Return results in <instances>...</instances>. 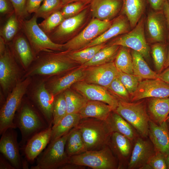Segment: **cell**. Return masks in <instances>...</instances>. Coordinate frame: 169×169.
Instances as JSON below:
<instances>
[{"mask_svg": "<svg viewBox=\"0 0 169 169\" xmlns=\"http://www.w3.org/2000/svg\"><path fill=\"white\" fill-rule=\"evenodd\" d=\"M35 59L34 64L25 74V78L35 75L50 76L59 75L77 68L79 65L64 51L42 52Z\"/></svg>", "mask_w": 169, "mask_h": 169, "instance_id": "6da1fadb", "label": "cell"}, {"mask_svg": "<svg viewBox=\"0 0 169 169\" xmlns=\"http://www.w3.org/2000/svg\"><path fill=\"white\" fill-rule=\"evenodd\" d=\"M13 123L21 132V139L19 144L21 149L33 136L51 127L34 104L24 101L23 98L15 115Z\"/></svg>", "mask_w": 169, "mask_h": 169, "instance_id": "7a4b0ae2", "label": "cell"}, {"mask_svg": "<svg viewBox=\"0 0 169 169\" xmlns=\"http://www.w3.org/2000/svg\"><path fill=\"white\" fill-rule=\"evenodd\" d=\"M80 131L87 151L99 150L108 145L113 132L105 120L81 119L75 127Z\"/></svg>", "mask_w": 169, "mask_h": 169, "instance_id": "3957f363", "label": "cell"}, {"mask_svg": "<svg viewBox=\"0 0 169 169\" xmlns=\"http://www.w3.org/2000/svg\"><path fill=\"white\" fill-rule=\"evenodd\" d=\"M37 18L34 14L29 20L20 21L22 31L28 40L35 58L43 51H63V44L52 41L39 26Z\"/></svg>", "mask_w": 169, "mask_h": 169, "instance_id": "277c9868", "label": "cell"}, {"mask_svg": "<svg viewBox=\"0 0 169 169\" xmlns=\"http://www.w3.org/2000/svg\"><path fill=\"white\" fill-rule=\"evenodd\" d=\"M31 82L30 77L20 80L15 86L1 107L0 134L9 128L15 129L13 123L15 115Z\"/></svg>", "mask_w": 169, "mask_h": 169, "instance_id": "5b68a950", "label": "cell"}, {"mask_svg": "<svg viewBox=\"0 0 169 169\" xmlns=\"http://www.w3.org/2000/svg\"><path fill=\"white\" fill-rule=\"evenodd\" d=\"M114 111L124 119L142 136H148L150 119L143 101L129 102L119 100Z\"/></svg>", "mask_w": 169, "mask_h": 169, "instance_id": "8992f818", "label": "cell"}, {"mask_svg": "<svg viewBox=\"0 0 169 169\" xmlns=\"http://www.w3.org/2000/svg\"><path fill=\"white\" fill-rule=\"evenodd\" d=\"M70 131L62 137L50 141L44 151L38 156L36 165L31 169H57L68 163L69 157L65 146Z\"/></svg>", "mask_w": 169, "mask_h": 169, "instance_id": "52a82bcc", "label": "cell"}, {"mask_svg": "<svg viewBox=\"0 0 169 169\" xmlns=\"http://www.w3.org/2000/svg\"><path fill=\"white\" fill-rule=\"evenodd\" d=\"M117 160L107 145L99 150L87 151L69 157L68 163L93 169H116L118 167Z\"/></svg>", "mask_w": 169, "mask_h": 169, "instance_id": "ba28073f", "label": "cell"}, {"mask_svg": "<svg viewBox=\"0 0 169 169\" xmlns=\"http://www.w3.org/2000/svg\"><path fill=\"white\" fill-rule=\"evenodd\" d=\"M112 20L101 21L93 18L81 32L63 44V51L72 52L83 49L108 29Z\"/></svg>", "mask_w": 169, "mask_h": 169, "instance_id": "9c48e42d", "label": "cell"}, {"mask_svg": "<svg viewBox=\"0 0 169 169\" xmlns=\"http://www.w3.org/2000/svg\"><path fill=\"white\" fill-rule=\"evenodd\" d=\"M144 26L145 19L142 17L131 31L114 38L107 45L130 48L141 54L144 58L148 57L150 48L145 37Z\"/></svg>", "mask_w": 169, "mask_h": 169, "instance_id": "30bf717a", "label": "cell"}, {"mask_svg": "<svg viewBox=\"0 0 169 169\" xmlns=\"http://www.w3.org/2000/svg\"><path fill=\"white\" fill-rule=\"evenodd\" d=\"M21 74L15 57L7 44L5 52L0 55V84L6 95L20 80Z\"/></svg>", "mask_w": 169, "mask_h": 169, "instance_id": "8fae6325", "label": "cell"}, {"mask_svg": "<svg viewBox=\"0 0 169 169\" xmlns=\"http://www.w3.org/2000/svg\"><path fill=\"white\" fill-rule=\"evenodd\" d=\"M71 87L88 100L98 101L105 103L111 106L113 111L117 106L119 99L105 87L89 83L84 80L75 83Z\"/></svg>", "mask_w": 169, "mask_h": 169, "instance_id": "7c38bea8", "label": "cell"}, {"mask_svg": "<svg viewBox=\"0 0 169 169\" xmlns=\"http://www.w3.org/2000/svg\"><path fill=\"white\" fill-rule=\"evenodd\" d=\"M169 97V84L159 79L141 80L136 91L131 95V102L147 98Z\"/></svg>", "mask_w": 169, "mask_h": 169, "instance_id": "4fadbf2b", "label": "cell"}, {"mask_svg": "<svg viewBox=\"0 0 169 169\" xmlns=\"http://www.w3.org/2000/svg\"><path fill=\"white\" fill-rule=\"evenodd\" d=\"M14 129L9 128L1 135L0 151L15 169H21L24 158L20 154L17 133Z\"/></svg>", "mask_w": 169, "mask_h": 169, "instance_id": "5bb4252c", "label": "cell"}, {"mask_svg": "<svg viewBox=\"0 0 169 169\" xmlns=\"http://www.w3.org/2000/svg\"><path fill=\"white\" fill-rule=\"evenodd\" d=\"M118 72V70L113 61L85 68L84 81L107 88L117 77Z\"/></svg>", "mask_w": 169, "mask_h": 169, "instance_id": "9a60e30c", "label": "cell"}, {"mask_svg": "<svg viewBox=\"0 0 169 169\" xmlns=\"http://www.w3.org/2000/svg\"><path fill=\"white\" fill-rule=\"evenodd\" d=\"M89 7L77 15L65 19L48 35L52 41L59 44V43H66L70 40L74 33L84 23Z\"/></svg>", "mask_w": 169, "mask_h": 169, "instance_id": "2e32d148", "label": "cell"}, {"mask_svg": "<svg viewBox=\"0 0 169 169\" xmlns=\"http://www.w3.org/2000/svg\"><path fill=\"white\" fill-rule=\"evenodd\" d=\"M148 39L152 43H166L168 29L162 10L151 11L146 22Z\"/></svg>", "mask_w": 169, "mask_h": 169, "instance_id": "e0dca14e", "label": "cell"}, {"mask_svg": "<svg viewBox=\"0 0 169 169\" xmlns=\"http://www.w3.org/2000/svg\"><path fill=\"white\" fill-rule=\"evenodd\" d=\"M123 0H92L89 5L93 18L112 21L121 11Z\"/></svg>", "mask_w": 169, "mask_h": 169, "instance_id": "ac0fdd59", "label": "cell"}, {"mask_svg": "<svg viewBox=\"0 0 169 169\" xmlns=\"http://www.w3.org/2000/svg\"><path fill=\"white\" fill-rule=\"evenodd\" d=\"M54 97L48 90L44 82L36 86L32 97L33 103L41 112L50 126H53Z\"/></svg>", "mask_w": 169, "mask_h": 169, "instance_id": "d6986e66", "label": "cell"}, {"mask_svg": "<svg viewBox=\"0 0 169 169\" xmlns=\"http://www.w3.org/2000/svg\"><path fill=\"white\" fill-rule=\"evenodd\" d=\"M85 68L79 66L65 75L46 84L49 92L55 97L69 89L75 83L84 80Z\"/></svg>", "mask_w": 169, "mask_h": 169, "instance_id": "ffe728a7", "label": "cell"}, {"mask_svg": "<svg viewBox=\"0 0 169 169\" xmlns=\"http://www.w3.org/2000/svg\"><path fill=\"white\" fill-rule=\"evenodd\" d=\"M52 127L33 136L21 148L23 150L25 158L29 162L33 163L50 142Z\"/></svg>", "mask_w": 169, "mask_h": 169, "instance_id": "44dd1931", "label": "cell"}, {"mask_svg": "<svg viewBox=\"0 0 169 169\" xmlns=\"http://www.w3.org/2000/svg\"><path fill=\"white\" fill-rule=\"evenodd\" d=\"M156 152L152 143L149 141L138 138L133 147L128 168L141 169L147 163Z\"/></svg>", "mask_w": 169, "mask_h": 169, "instance_id": "7402d4cb", "label": "cell"}, {"mask_svg": "<svg viewBox=\"0 0 169 169\" xmlns=\"http://www.w3.org/2000/svg\"><path fill=\"white\" fill-rule=\"evenodd\" d=\"M148 136L156 151L167 158L169 154V131L165 121L157 124L150 119Z\"/></svg>", "mask_w": 169, "mask_h": 169, "instance_id": "603a6c76", "label": "cell"}, {"mask_svg": "<svg viewBox=\"0 0 169 169\" xmlns=\"http://www.w3.org/2000/svg\"><path fill=\"white\" fill-rule=\"evenodd\" d=\"M9 44H11V50L14 57L19 60L25 70L28 69L35 57L23 33H19Z\"/></svg>", "mask_w": 169, "mask_h": 169, "instance_id": "cb8c5ba5", "label": "cell"}, {"mask_svg": "<svg viewBox=\"0 0 169 169\" xmlns=\"http://www.w3.org/2000/svg\"><path fill=\"white\" fill-rule=\"evenodd\" d=\"M131 29L127 18L125 15L121 14L113 20L112 24L108 29L83 49L105 43L110 39L127 33Z\"/></svg>", "mask_w": 169, "mask_h": 169, "instance_id": "d4e9b609", "label": "cell"}, {"mask_svg": "<svg viewBox=\"0 0 169 169\" xmlns=\"http://www.w3.org/2000/svg\"><path fill=\"white\" fill-rule=\"evenodd\" d=\"M148 107L150 119L160 124L166 121L169 114V97L150 98Z\"/></svg>", "mask_w": 169, "mask_h": 169, "instance_id": "484cf974", "label": "cell"}, {"mask_svg": "<svg viewBox=\"0 0 169 169\" xmlns=\"http://www.w3.org/2000/svg\"><path fill=\"white\" fill-rule=\"evenodd\" d=\"M113 111L112 107L105 103L88 100L79 113L81 119L92 117L105 120Z\"/></svg>", "mask_w": 169, "mask_h": 169, "instance_id": "4316f807", "label": "cell"}, {"mask_svg": "<svg viewBox=\"0 0 169 169\" xmlns=\"http://www.w3.org/2000/svg\"><path fill=\"white\" fill-rule=\"evenodd\" d=\"M130 140L125 136L116 132H113L111 136L108 145L117 157L119 161L118 168L123 160L129 155L131 150Z\"/></svg>", "mask_w": 169, "mask_h": 169, "instance_id": "83f0119b", "label": "cell"}, {"mask_svg": "<svg viewBox=\"0 0 169 169\" xmlns=\"http://www.w3.org/2000/svg\"><path fill=\"white\" fill-rule=\"evenodd\" d=\"M145 7L144 0H123L120 12L127 18L131 29L135 27L142 17Z\"/></svg>", "mask_w": 169, "mask_h": 169, "instance_id": "f1b7e54d", "label": "cell"}, {"mask_svg": "<svg viewBox=\"0 0 169 169\" xmlns=\"http://www.w3.org/2000/svg\"><path fill=\"white\" fill-rule=\"evenodd\" d=\"M81 119L79 113L67 114L57 125L52 126L50 141L62 137L76 127Z\"/></svg>", "mask_w": 169, "mask_h": 169, "instance_id": "f546056e", "label": "cell"}, {"mask_svg": "<svg viewBox=\"0 0 169 169\" xmlns=\"http://www.w3.org/2000/svg\"><path fill=\"white\" fill-rule=\"evenodd\" d=\"M131 53L133 59V74L141 80L157 78L158 73L152 70L149 67L140 53L132 50Z\"/></svg>", "mask_w": 169, "mask_h": 169, "instance_id": "4dcf8cb0", "label": "cell"}, {"mask_svg": "<svg viewBox=\"0 0 169 169\" xmlns=\"http://www.w3.org/2000/svg\"><path fill=\"white\" fill-rule=\"evenodd\" d=\"M112 132H116L125 136L130 140L135 138L132 126L124 119L114 111L105 120Z\"/></svg>", "mask_w": 169, "mask_h": 169, "instance_id": "1f68e13d", "label": "cell"}, {"mask_svg": "<svg viewBox=\"0 0 169 169\" xmlns=\"http://www.w3.org/2000/svg\"><path fill=\"white\" fill-rule=\"evenodd\" d=\"M120 46L107 45L100 49L89 61L80 66L84 68L107 63L115 59Z\"/></svg>", "mask_w": 169, "mask_h": 169, "instance_id": "d6a6232c", "label": "cell"}, {"mask_svg": "<svg viewBox=\"0 0 169 169\" xmlns=\"http://www.w3.org/2000/svg\"><path fill=\"white\" fill-rule=\"evenodd\" d=\"M79 131L75 127L72 129L67 139L65 151L69 156L77 155L87 151Z\"/></svg>", "mask_w": 169, "mask_h": 169, "instance_id": "836d02e7", "label": "cell"}, {"mask_svg": "<svg viewBox=\"0 0 169 169\" xmlns=\"http://www.w3.org/2000/svg\"><path fill=\"white\" fill-rule=\"evenodd\" d=\"M21 29V23L15 13L9 15L1 28L0 35L7 44L11 42Z\"/></svg>", "mask_w": 169, "mask_h": 169, "instance_id": "e575fe53", "label": "cell"}, {"mask_svg": "<svg viewBox=\"0 0 169 169\" xmlns=\"http://www.w3.org/2000/svg\"><path fill=\"white\" fill-rule=\"evenodd\" d=\"M63 93L67 106V114L79 113L88 101L77 92L69 89Z\"/></svg>", "mask_w": 169, "mask_h": 169, "instance_id": "d590c367", "label": "cell"}, {"mask_svg": "<svg viewBox=\"0 0 169 169\" xmlns=\"http://www.w3.org/2000/svg\"><path fill=\"white\" fill-rule=\"evenodd\" d=\"M107 45L106 43H104L77 51H64L71 59L80 66L90 61L97 52Z\"/></svg>", "mask_w": 169, "mask_h": 169, "instance_id": "8d00e7d4", "label": "cell"}, {"mask_svg": "<svg viewBox=\"0 0 169 169\" xmlns=\"http://www.w3.org/2000/svg\"><path fill=\"white\" fill-rule=\"evenodd\" d=\"M114 60V64L118 70L133 74L132 57L128 48L120 46Z\"/></svg>", "mask_w": 169, "mask_h": 169, "instance_id": "74e56055", "label": "cell"}, {"mask_svg": "<svg viewBox=\"0 0 169 169\" xmlns=\"http://www.w3.org/2000/svg\"><path fill=\"white\" fill-rule=\"evenodd\" d=\"M167 49L166 43H155L151 46L152 56L158 74L161 73L165 69Z\"/></svg>", "mask_w": 169, "mask_h": 169, "instance_id": "f35d334b", "label": "cell"}, {"mask_svg": "<svg viewBox=\"0 0 169 169\" xmlns=\"http://www.w3.org/2000/svg\"><path fill=\"white\" fill-rule=\"evenodd\" d=\"M67 114V106L63 92L54 98L53 106V125H57Z\"/></svg>", "mask_w": 169, "mask_h": 169, "instance_id": "ab89813d", "label": "cell"}, {"mask_svg": "<svg viewBox=\"0 0 169 169\" xmlns=\"http://www.w3.org/2000/svg\"><path fill=\"white\" fill-rule=\"evenodd\" d=\"M63 7L61 0H44L34 15L37 18L45 19L55 12L60 10Z\"/></svg>", "mask_w": 169, "mask_h": 169, "instance_id": "60d3db41", "label": "cell"}, {"mask_svg": "<svg viewBox=\"0 0 169 169\" xmlns=\"http://www.w3.org/2000/svg\"><path fill=\"white\" fill-rule=\"evenodd\" d=\"M65 19L61 10L57 11L38 24L41 29L48 35Z\"/></svg>", "mask_w": 169, "mask_h": 169, "instance_id": "b9f144b4", "label": "cell"}, {"mask_svg": "<svg viewBox=\"0 0 169 169\" xmlns=\"http://www.w3.org/2000/svg\"><path fill=\"white\" fill-rule=\"evenodd\" d=\"M91 0H82L67 4L61 9L65 19L75 16L89 7Z\"/></svg>", "mask_w": 169, "mask_h": 169, "instance_id": "7bdbcfd3", "label": "cell"}, {"mask_svg": "<svg viewBox=\"0 0 169 169\" xmlns=\"http://www.w3.org/2000/svg\"><path fill=\"white\" fill-rule=\"evenodd\" d=\"M117 77L120 81L131 95L137 90L140 82L141 80L133 74H129L118 70Z\"/></svg>", "mask_w": 169, "mask_h": 169, "instance_id": "ee69618b", "label": "cell"}, {"mask_svg": "<svg viewBox=\"0 0 169 169\" xmlns=\"http://www.w3.org/2000/svg\"><path fill=\"white\" fill-rule=\"evenodd\" d=\"M107 89L119 100L129 101L130 94L124 85L117 77L113 80Z\"/></svg>", "mask_w": 169, "mask_h": 169, "instance_id": "f6af8a7d", "label": "cell"}, {"mask_svg": "<svg viewBox=\"0 0 169 169\" xmlns=\"http://www.w3.org/2000/svg\"><path fill=\"white\" fill-rule=\"evenodd\" d=\"M147 164L151 169H168L166 158L161 153L156 151Z\"/></svg>", "mask_w": 169, "mask_h": 169, "instance_id": "bcb514c9", "label": "cell"}, {"mask_svg": "<svg viewBox=\"0 0 169 169\" xmlns=\"http://www.w3.org/2000/svg\"><path fill=\"white\" fill-rule=\"evenodd\" d=\"M14 8L15 13L20 21L24 19L28 15L26 10V0H9Z\"/></svg>", "mask_w": 169, "mask_h": 169, "instance_id": "7dc6e473", "label": "cell"}, {"mask_svg": "<svg viewBox=\"0 0 169 169\" xmlns=\"http://www.w3.org/2000/svg\"><path fill=\"white\" fill-rule=\"evenodd\" d=\"M0 13L9 16L15 13L13 6L9 0H0Z\"/></svg>", "mask_w": 169, "mask_h": 169, "instance_id": "c3c4849f", "label": "cell"}, {"mask_svg": "<svg viewBox=\"0 0 169 169\" xmlns=\"http://www.w3.org/2000/svg\"><path fill=\"white\" fill-rule=\"evenodd\" d=\"M44 0H26V10L28 13H35Z\"/></svg>", "mask_w": 169, "mask_h": 169, "instance_id": "681fc988", "label": "cell"}, {"mask_svg": "<svg viewBox=\"0 0 169 169\" xmlns=\"http://www.w3.org/2000/svg\"><path fill=\"white\" fill-rule=\"evenodd\" d=\"M166 0H148L151 8L155 11L162 10L164 4Z\"/></svg>", "mask_w": 169, "mask_h": 169, "instance_id": "f907efd6", "label": "cell"}, {"mask_svg": "<svg viewBox=\"0 0 169 169\" xmlns=\"http://www.w3.org/2000/svg\"><path fill=\"white\" fill-rule=\"evenodd\" d=\"M0 169H15L2 154L0 155Z\"/></svg>", "mask_w": 169, "mask_h": 169, "instance_id": "816d5d0a", "label": "cell"}, {"mask_svg": "<svg viewBox=\"0 0 169 169\" xmlns=\"http://www.w3.org/2000/svg\"><path fill=\"white\" fill-rule=\"evenodd\" d=\"M157 78L169 84V67L158 74Z\"/></svg>", "mask_w": 169, "mask_h": 169, "instance_id": "f5cc1de1", "label": "cell"}, {"mask_svg": "<svg viewBox=\"0 0 169 169\" xmlns=\"http://www.w3.org/2000/svg\"><path fill=\"white\" fill-rule=\"evenodd\" d=\"M167 28L169 29V3L166 0L165 2L162 10Z\"/></svg>", "mask_w": 169, "mask_h": 169, "instance_id": "db71d44e", "label": "cell"}, {"mask_svg": "<svg viewBox=\"0 0 169 169\" xmlns=\"http://www.w3.org/2000/svg\"><path fill=\"white\" fill-rule=\"evenodd\" d=\"M7 44L3 38L0 36V55L2 54L5 52Z\"/></svg>", "mask_w": 169, "mask_h": 169, "instance_id": "11a10c76", "label": "cell"}, {"mask_svg": "<svg viewBox=\"0 0 169 169\" xmlns=\"http://www.w3.org/2000/svg\"><path fill=\"white\" fill-rule=\"evenodd\" d=\"M167 40L168 41L167 53V59L165 65V69L167 67H169V29H168Z\"/></svg>", "mask_w": 169, "mask_h": 169, "instance_id": "9f6ffc18", "label": "cell"}, {"mask_svg": "<svg viewBox=\"0 0 169 169\" xmlns=\"http://www.w3.org/2000/svg\"><path fill=\"white\" fill-rule=\"evenodd\" d=\"M80 0H61L63 6L67 4Z\"/></svg>", "mask_w": 169, "mask_h": 169, "instance_id": "6f0895ef", "label": "cell"}, {"mask_svg": "<svg viewBox=\"0 0 169 169\" xmlns=\"http://www.w3.org/2000/svg\"><path fill=\"white\" fill-rule=\"evenodd\" d=\"M167 163V164L168 169H169V154L166 158Z\"/></svg>", "mask_w": 169, "mask_h": 169, "instance_id": "680465c9", "label": "cell"}, {"mask_svg": "<svg viewBox=\"0 0 169 169\" xmlns=\"http://www.w3.org/2000/svg\"><path fill=\"white\" fill-rule=\"evenodd\" d=\"M166 121L167 122V123H169V115H168V116H167V117L166 120Z\"/></svg>", "mask_w": 169, "mask_h": 169, "instance_id": "91938a15", "label": "cell"}, {"mask_svg": "<svg viewBox=\"0 0 169 169\" xmlns=\"http://www.w3.org/2000/svg\"><path fill=\"white\" fill-rule=\"evenodd\" d=\"M167 2L169 3V0H166Z\"/></svg>", "mask_w": 169, "mask_h": 169, "instance_id": "94428289", "label": "cell"}, {"mask_svg": "<svg viewBox=\"0 0 169 169\" xmlns=\"http://www.w3.org/2000/svg\"><path fill=\"white\" fill-rule=\"evenodd\" d=\"M91 0V1H92V0Z\"/></svg>", "mask_w": 169, "mask_h": 169, "instance_id": "6125c7cd", "label": "cell"}]
</instances>
